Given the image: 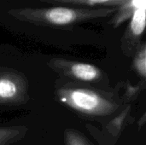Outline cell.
Masks as SVG:
<instances>
[{"instance_id":"cell-1","label":"cell","mask_w":146,"mask_h":145,"mask_svg":"<svg viewBox=\"0 0 146 145\" xmlns=\"http://www.w3.org/2000/svg\"><path fill=\"white\" fill-rule=\"evenodd\" d=\"M117 8H74L54 6L46 8L13 9L9 14L14 18L45 26H67L80 22L104 18L116 12Z\"/></svg>"},{"instance_id":"cell-2","label":"cell","mask_w":146,"mask_h":145,"mask_svg":"<svg viewBox=\"0 0 146 145\" xmlns=\"http://www.w3.org/2000/svg\"><path fill=\"white\" fill-rule=\"evenodd\" d=\"M58 96L63 103L86 115L105 116L118 109L115 103L87 89H62Z\"/></svg>"},{"instance_id":"cell-3","label":"cell","mask_w":146,"mask_h":145,"mask_svg":"<svg viewBox=\"0 0 146 145\" xmlns=\"http://www.w3.org/2000/svg\"><path fill=\"white\" fill-rule=\"evenodd\" d=\"M146 7L137 9L130 18V22L122 39V48L125 53L133 52L138 47L145 29Z\"/></svg>"},{"instance_id":"cell-4","label":"cell","mask_w":146,"mask_h":145,"mask_svg":"<svg viewBox=\"0 0 146 145\" xmlns=\"http://www.w3.org/2000/svg\"><path fill=\"white\" fill-rule=\"evenodd\" d=\"M68 73L82 81H93L100 78L101 71L92 64L84 62H66Z\"/></svg>"},{"instance_id":"cell-5","label":"cell","mask_w":146,"mask_h":145,"mask_svg":"<svg viewBox=\"0 0 146 145\" xmlns=\"http://www.w3.org/2000/svg\"><path fill=\"white\" fill-rule=\"evenodd\" d=\"M146 7V0H127L123 5L117 8L112 23L115 26H120L121 23L130 19L133 14L139 9Z\"/></svg>"},{"instance_id":"cell-6","label":"cell","mask_w":146,"mask_h":145,"mask_svg":"<svg viewBox=\"0 0 146 145\" xmlns=\"http://www.w3.org/2000/svg\"><path fill=\"white\" fill-rule=\"evenodd\" d=\"M21 92V88L14 78L10 76L0 77V101H15L20 97Z\"/></svg>"},{"instance_id":"cell-7","label":"cell","mask_w":146,"mask_h":145,"mask_svg":"<svg viewBox=\"0 0 146 145\" xmlns=\"http://www.w3.org/2000/svg\"><path fill=\"white\" fill-rule=\"evenodd\" d=\"M49 3H65L83 6H102L104 8H119L127 0H39Z\"/></svg>"},{"instance_id":"cell-8","label":"cell","mask_w":146,"mask_h":145,"mask_svg":"<svg viewBox=\"0 0 146 145\" xmlns=\"http://www.w3.org/2000/svg\"><path fill=\"white\" fill-rule=\"evenodd\" d=\"M27 129L24 126L0 128V145H9L24 137Z\"/></svg>"},{"instance_id":"cell-9","label":"cell","mask_w":146,"mask_h":145,"mask_svg":"<svg viewBox=\"0 0 146 145\" xmlns=\"http://www.w3.org/2000/svg\"><path fill=\"white\" fill-rule=\"evenodd\" d=\"M134 65L139 73L145 78L146 76V47L145 44H143L139 50L137 52V56L135 57Z\"/></svg>"},{"instance_id":"cell-10","label":"cell","mask_w":146,"mask_h":145,"mask_svg":"<svg viewBox=\"0 0 146 145\" xmlns=\"http://www.w3.org/2000/svg\"><path fill=\"white\" fill-rule=\"evenodd\" d=\"M65 137L67 145H89V144L80 133L74 130L67 131Z\"/></svg>"}]
</instances>
